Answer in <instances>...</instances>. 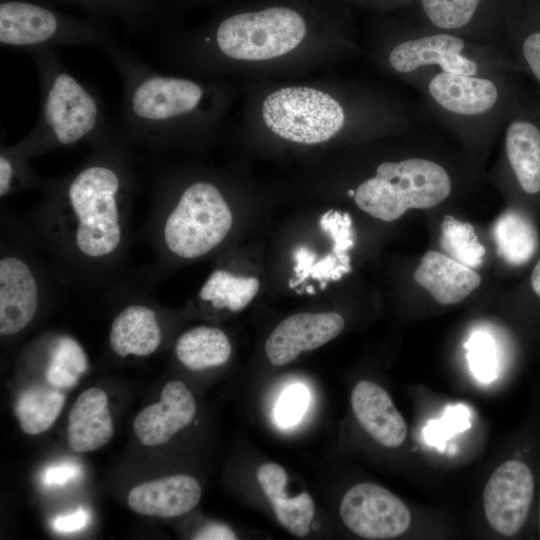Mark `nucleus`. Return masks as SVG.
Instances as JSON below:
<instances>
[{"label": "nucleus", "instance_id": "nucleus-42", "mask_svg": "<svg viewBox=\"0 0 540 540\" xmlns=\"http://www.w3.org/2000/svg\"><path fill=\"white\" fill-rule=\"evenodd\" d=\"M306 291H307L308 294H311V295H313L315 293L314 287L312 285H307L306 286Z\"/></svg>", "mask_w": 540, "mask_h": 540}, {"label": "nucleus", "instance_id": "nucleus-18", "mask_svg": "<svg viewBox=\"0 0 540 540\" xmlns=\"http://www.w3.org/2000/svg\"><path fill=\"white\" fill-rule=\"evenodd\" d=\"M351 406L359 424L380 445L396 448L405 441L406 422L388 392L378 384L359 381L351 392Z\"/></svg>", "mask_w": 540, "mask_h": 540}, {"label": "nucleus", "instance_id": "nucleus-4", "mask_svg": "<svg viewBox=\"0 0 540 540\" xmlns=\"http://www.w3.org/2000/svg\"><path fill=\"white\" fill-rule=\"evenodd\" d=\"M40 86V110L33 129L16 144L29 158L82 143L92 146L116 129L100 94L82 82L59 60L54 48L28 51Z\"/></svg>", "mask_w": 540, "mask_h": 540}, {"label": "nucleus", "instance_id": "nucleus-9", "mask_svg": "<svg viewBox=\"0 0 540 540\" xmlns=\"http://www.w3.org/2000/svg\"><path fill=\"white\" fill-rule=\"evenodd\" d=\"M233 223L232 211L220 189L198 179L179 193L160 227L164 248L181 259L208 254L226 238Z\"/></svg>", "mask_w": 540, "mask_h": 540}, {"label": "nucleus", "instance_id": "nucleus-22", "mask_svg": "<svg viewBox=\"0 0 540 540\" xmlns=\"http://www.w3.org/2000/svg\"><path fill=\"white\" fill-rule=\"evenodd\" d=\"M161 341L157 313L146 304H129L112 321L109 343L120 357L148 356L158 349Z\"/></svg>", "mask_w": 540, "mask_h": 540}, {"label": "nucleus", "instance_id": "nucleus-27", "mask_svg": "<svg viewBox=\"0 0 540 540\" xmlns=\"http://www.w3.org/2000/svg\"><path fill=\"white\" fill-rule=\"evenodd\" d=\"M88 368L87 355L74 338L68 335L58 337L51 349L46 380L56 388L74 386Z\"/></svg>", "mask_w": 540, "mask_h": 540}, {"label": "nucleus", "instance_id": "nucleus-17", "mask_svg": "<svg viewBox=\"0 0 540 540\" xmlns=\"http://www.w3.org/2000/svg\"><path fill=\"white\" fill-rule=\"evenodd\" d=\"M53 6H73L87 16L118 21L129 34L164 33L173 28L171 0H42Z\"/></svg>", "mask_w": 540, "mask_h": 540}, {"label": "nucleus", "instance_id": "nucleus-19", "mask_svg": "<svg viewBox=\"0 0 540 540\" xmlns=\"http://www.w3.org/2000/svg\"><path fill=\"white\" fill-rule=\"evenodd\" d=\"M201 495V486L194 477L177 474L133 487L127 502L140 515L173 518L195 508Z\"/></svg>", "mask_w": 540, "mask_h": 540}, {"label": "nucleus", "instance_id": "nucleus-36", "mask_svg": "<svg viewBox=\"0 0 540 540\" xmlns=\"http://www.w3.org/2000/svg\"><path fill=\"white\" fill-rule=\"evenodd\" d=\"M293 258L296 262L293 270L296 273L297 279H290V288L298 286L310 276V270L316 262L317 255L314 251L305 246H298L294 249Z\"/></svg>", "mask_w": 540, "mask_h": 540}, {"label": "nucleus", "instance_id": "nucleus-24", "mask_svg": "<svg viewBox=\"0 0 540 540\" xmlns=\"http://www.w3.org/2000/svg\"><path fill=\"white\" fill-rule=\"evenodd\" d=\"M175 353L186 368L198 371L226 363L231 355V344L221 329L198 326L179 336Z\"/></svg>", "mask_w": 540, "mask_h": 540}, {"label": "nucleus", "instance_id": "nucleus-5", "mask_svg": "<svg viewBox=\"0 0 540 540\" xmlns=\"http://www.w3.org/2000/svg\"><path fill=\"white\" fill-rule=\"evenodd\" d=\"M511 73L462 75L437 72L416 86L444 126L461 134L489 133L502 129L520 96Z\"/></svg>", "mask_w": 540, "mask_h": 540}, {"label": "nucleus", "instance_id": "nucleus-35", "mask_svg": "<svg viewBox=\"0 0 540 540\" xmlns=\"http://www.w3.org/2000/svg\"><path fill=\"white\" fill-rule=\"evenodd\" d=\"M256 476L263 493L270 502L286 495L287 473L279 464L269 462L261 465Z\"/></svg>", "mask_w": 540, "mask_h": 540}, {"label": "nucleus", "instance_id": "nucleus-20", "mask_svg": "<svg viewBox=\"0 0 540 540\" xmlns=\"http://www.w3.org/2000/svg\"><path fill=\"white\" fill-rule=\"evenodd\" d=\"M414 280L442 305L461 302L481 283L473 268L435 250L425 253L414 272Z\"/></svg>", "mask_w": 540, "mask_h": 540}, {"label": "nucleus", "instance_id": "nucleus-7", "mask_svg": "<svg viewBox=\"0 0 540 540\" xmlns=\"http://www.w3.org/2000/svg\"><path fill=\"white\" fill-rule=\"evenodd\" d=\"M453 182L447 169L426 157L380 163L375 175L355 189V204L365 213L391 222L410 209H428L448 198Z\"/></svg>", "mask_w": 540, "mask_h": 540}, {"label": "nucleus", "instance_id": "nucleus-8", "mask_svg": "<svg viewBox=\"0 0 540 540\" xmlns=\"http://www.w3.org/2000/svg\"><path fill=\"white\" fill-rule=\"evenodd\" d=\"M0 43L24 49L116 45L108 22L63 13L42 0H0Z\"/></svg>", "mask_w": 540, "mask_h": 540}, {"label": "nucleus", "instance_id": "nucleus-11", "mask_svg": "<svg viewBox=\"0 0 540 540\" xmlns=\"http://www.w3.org/2000/svg\"><path fill=\"white\" fill-rule=\"evenodd\" d=\"M535 475L528 462L509 459L492 473L483 491L486 519L502 536H515L525 526L535 498Z\"/></svg>", "mask_w": 540, "mask_h": 540}, {"label": "nucleus", "instance_id": "nucleus-2", "mask_svg": "<svg viewBox=\"0 0 540 540\" xmlns=\"http://www.w3.org/2000/svg\"><path fill=\"white\" fill-rule=\"evenodd\" d=\"M103 53L121 79L122 101L116 124L131 146L168 148L215 126L219 99L216 87L162 73L118 44Z\"/></svg>", "mask_w": 540, "mask_h": 540}, {"label": "nucleus", "instance_id": "nucleus-25", "mask_svg": "<svg viewBox=\"0 0 540 540\" xmlns=\"http://www.w3.org/2000/svg\"><path fill=\"white\" fill-rule=\"evenodd\" d=\"M65 402L56 387L31 386L22 391L14 413L23 432L37 435L48 430L59 416Z\"/></svg>", "mask_w": 540, "mask_h": 540}, {"label": "nucleus", "instance_id": "nucleus-34", "mask_svg": "<svg viewBox=\"0 0 540 540\" xmlns=\"http://www.w3.org/2000/svg\"><path fill=\"white\" fill-rule=\"evenodd\" d=\"M308 399L309 394L302 385L296 384L284 391L275 410L278 424L288 427L299 421L306 410Z\"/></svg>", "mask_w": 540, "mask_h": 540}, {"label": "nucleus", "instance_id": "nucleus-21", "mask_svg": "<svg viewBox=\"0 0 540 540\" xmlns=\"http://www.w3.org/2000/svg\"><path fill=\"white\" fill-rule=\"evenodd\" d=\"M114 433L108 397L99 388L83 391L68 416L67 440L77 453L97 450L106 445Z\"/></svg>", "mask_w": 540, "mask_h": 540}, {"label": "nucleus", "instance_id": "nucleus-43", "mask_svg": "<svg viewBox=\"0 0 540 540\" xmlns=\"http://www.w3.org/2000/svg\"><path fill=\"white\" fill-rule=\"evenodd\" d=\"M347 195L350 196V197H354V195H355V189H349V190L347 191Z\"/></svg>", "mask_w": 540, "mask_h": 540}, {"label": "nucleus", "instance_id": "nucleus-30", "mask_svg": "<svg viewBox=\"0 0 540 540\" xmlns=\"http://www.w3.org/2000/svg\"><path fill=\"white\" fill-rule=\"evenodd\" d=\"M481 3L482 0H421L425 16L436 30L461 36L471 27Z\"/></svg>", "mask_w": 540, "mask_h": 540}, {"label": "nucleus", "instance_id": "nucleus-29", "mask_svg": "<svg viewBox=\"0 0 540 540\" xmlns=\"http://www.w3.org/2000/svg\"><path fill=\"white\" fill-rule=\"evenodd\" d=\"M504 50L518 71L528 73L540 87V16L518 24L510 33Z\"/></svg>", "mask_w": 540, "mask_h": 540}, {"label": "nucleus", "instance_id": "nucleus-1", "mask_svg": "<svg viewBox=\"0 0 540 540\" xmlns=\"http://www.w3.org/2000/svg\"><path fill=\"white\" fill-rule=\"evenodd\" d=\"M131 147L116 124L80 166L44 187L47 233L57 249L80 267L106 266L124 248L137 188Z\"/></svg>", "mask_w": 540, "mask_h": 540}, {"label": "nucleus", "instance_id": "nucleus-41", "mask_svg": "<svg viewBox=\"0 0 540 540\" xmlns=\"http://www.w3.org/2000/svg\"><path fill=\"white\" fill-rule=\"evenodd\" d=\"M529 288L532 295L540 301V257L531 270L529 276Z\"/></svg>", "mask_w": 540, "mask_h": 540}, {"label": "nucleus", "instance_id": "nucleus-26", "mask_svg": "<svg viewBox=\"0 0 540 540\" xmlns=\"http://www.w3.org/2000/svg\"><path fill=\"white\" fill-rule=\"evenodd\" d=\"M256 277L235 275L226 270H215L199 291V298L215 309L239 312L256 296L259 290Z\"/></svg>", "mask_w": 540, "mask_h": 540}, {"label": "nucleus", "instance_id": "nucleus-13", "mask_svg": "<svg viewBox=\"0 0 540 540\" xmlns=\"http://www.w3.org/2000/svg\"><path fill=\"white\" fill-rule=\"evenodd\" d=\"M502 129L505 159L518 190L528 198L540 197V100L520 95Z\"/></svg>", "mask_w": 540, "mask_h": 540}, {"label": "nucleus", "instance_id": "nucleus-39", "mask_svg": "<svg viewBox=\"0 0 540 540\" xmlns=\"http://www.w3.org/2000/svg\"><path fill=\"white\" fill-rule=\"evenodd\" d=\"M78 470L71 465H61L50 468L44 477L48 484H62L77 474Z\"/></svg>", "mask_w": 540, "mask_h": 540}, {"label": "nucleus", "instance_id": "nucleus-37", "mask_svg": "<svg viewBox=\"0 0 540 540\" xmlns=\"http://www.w3.org/2000/svg\"><path fill=\"white\" fill-rule=\"evenodd\" d=\"M236 533L227 525L222 523H211L199 530L192 539L196 540H235Z\"/></svg>", "mask_w": 540, "mask_h": 540}, {"label": "nucleus", "instance_id": "nucleus-16", "mask_svg": "<svg viewBox=\"0 0 540 540\" xmlns=\"http://www.w3.org/2000/svg\"><path fill=\"white\" fill-rule=\"evenodd\" d=\"M196 414L191 391L179 380L164 385L160 400L145 407L135 417L133 431L145 446H159L187 427Z\"/></svg>", "mask_w": 540, "mask_h": 540}, {"label": "nucleus", "instance_id": "nucleus-28", "mask_svg": "<svg viewBox=\"0 0 540 540\" xmlns=\"http://www.w3.org/2000/svg\"><path fill=\"white\" fill-rule=\"evenodd\" d=\"M440 228L439 243L446 255L473 269L482 264L486 250L470 223L445 215Z\"/></svg>", "mask_w": 540, "mask_h": 540}, {"label": "nucleus", "instance_id": "nucleus-23", "mask_svg": "<svg viewBox=\"0 0 540 540\" xmlns=\"http://www.w3.org/2000/svg\"><path fill=\"white\" fill-rule=\"evenodd\" d=\"M493 235L498 256L510 266H523L538 252V231L529 211L524 208L505 210L494 223Z\"/></svg>", "mask_w": 540, "mask_h": 540}, {"label": "nucleus", "instance_id": "nucleus-3", "mask_svg": "<svg viewBox=\"0 0 540 540\" xmlns=\"http://www.w3.org/2000/svg\"><path fill=\"white\" fill-rule=\"evenodd\" d=\"M303 8L275 3L218 16L199 32L165 52L196 67H212L221 59L261 61L281 57L306 37L309 21Z\"/></svg>", "mask_w": 540, "mask_h": 540}, {"label": "nucleus", "instance_id": "nucleus-14", "mask_svg": "<svg viewBox=\"0 0 540 540\" xmlns=\"http://www.w3.org/2000/svg\"><path fill=\"white\" fill-rule=\"evenodd\" d=\"M42 286L29 260L15 252H4L0 259V334L13 336L35 318Z\"/></svg>", "mask_w": 540, "mask_h": 540}, {"label": "nucleus", "instance_id": "nucleus-38", "mask_svg": "<svg viewBox=\"0 0 540 540\" xmlns=\"http://www.w3.org/2000/svg\"><path fill=\"white\" fill-rule=\"evenodd\" d=\"M88 520V513L85 510L80 509L73 514L58 517L54 521L53 526L58 531L71 532L83 528Z\"/></svg>", "mask_w": 540, "mask_h": 540}, {"label": "nucleus", "instance_id": "nucleus-10", "mask_svg": "<svg viewBox=\"0 0 540 540\" xmlns=\"http://www.w3.org/2000/svg\"><path fill=\"white\" fill-rule=\"evenodd\" d=\"M265 125L279 137L300 144L325 142L344 127V107L330 94L290 86L269 94L262 104Z\"/></svg>", "mask_w": 540, "mask_h": 540}, {"label": "nucleus", "instance_id": "nucleus-33", "mask_svg": "<svg viewBox=\"0 0 540 540\" xmlns=\"http://www.w3.org/2000/svg\"><path fill=\"white\" fill-rule=\"evenodd\" d=\"M468 361L473 374L482 382H490L496 376L494 340L488 333L477 331L465 344Z\"/></svg>", "mask_w": 540, "mask_h": 540}, {"label": "nucleus", "instance_id": "nucleus-6", "mask_svg": "<svg viewBox=\"0 0 540 540\" xmlns=\"http://www.w3.org/2000/svg\"><path fill=\"white\" fill-rule=\"evenodd\" d=\"M387 63L415 85L437 72L474 75L518 71L502 48L439 30L396 41L388 51Z\"/></svg>", "mask_w": 540, "mask_h": 540}, {"label": "nucleus", "instance_id": "nucleus-32", "mask_svg": "<svg viewBox=\"0 0 540 540\" xmlns=\"http://www.w3.org/2000/svg\"><path fill=\"white\" fill-rule=\"evenodd\" d=\"M278 522L296 537L306 536L311 528L315 505L311 495L302 492L295 497L281 498L270 502Z\"/></svg>", "mask_w": 540, "mask_h": 540}, {"label": "nucleus", "instance_id": "nucleus-12", "mask_svg": "<svg viewBox=\"0 0 540 540\" xmlns=\"http://www.w3.org/2000/svg\"><path fill=\"white\" fill-rule=\"evenodd\" d=\"M340 516L355 535L372 540L396 538L411 523L409 509L395 494L369 482L356 484L345 493Z\"/></svg>", "mask_w": 540, "mask_h": 540}, {"label": "nucleus", "instance_id": "nucleus-44", "mask_svg": "<svg viewBox=\"0 0 540 540\" xmlns=\"http://www.w3.org/2000/svg\"><path fill=\"white\" fill-rule=\"evenodd\" d=\"M538 521H539V531H540V497H539Z\"/></svg>", "mask_w": 540, "mask_h": 540}, {"label": "nucleus", "instance_id": "nucleus-15", "mask_svg": "<svg viewBox=\"0 0 540 540\" xmlns=\"http://www.w3.org/2000/svg\"><path fill=\"white\" fill-rule=\"evenodd\" d=\"M344 318L335 312L297 313L285 318L268 336L265 353L275 366L286 365L304 351L321 347L337 337Z\"/></svg>", "mask_w": 540, "mask_h": 540}, {"label": "nucleus", "instance_id": "nucleus-40", "mask_svg": "<svg viewBox=\"0 0 540 540\" xmlns=\"http://www.w3.org/2000/svg\"><path fill=\"white\" fill-rule=\"evenodd\" d=\"M216 0H171L170 3V13L173 19H176V17L183 11L196 7L199 5H203L206 3H211Z\"/></svg>", "mask_w": 540, "mask_h": 540}, {"label": "nucleus", "instance_id": "nucleus-31", "mask_svg": "<svg viewBox=\"0 0 540 540\" xmlns=\"http://www.w3.org/2000/svg\"><path fill=\"white\" fill-rule=\"evenodd\" d=\"M28 155L17 145H1L0 150V197L23 189L43 186L48 181L37 176L31 169Z\"/></svg>", "mask_w": 540, "mask_h": 540}]
</instances>
